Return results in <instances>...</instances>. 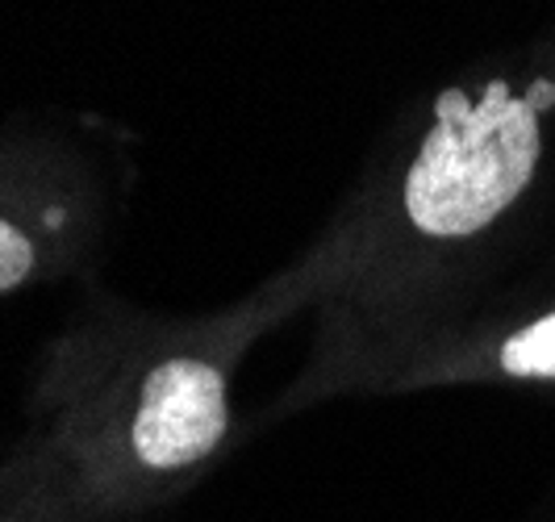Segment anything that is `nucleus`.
Masks as SVG:
<instances>
[{
  "mask_svg": "<svg viewBox=\"0 0 555 522\" xmlns=\"http://www.w3.org/2000/svg\"><path fill=\"white\" fill-rule=\"evenodd\" d=\"M543 522H555V506H552V514H547V519H543Z\"/></svg>",
  "mask_w": 555,
  "mask_h": 522,
  "instance_id": "7",
  "label": "nucleus"
},
{
  "mask_svg": "<svg viewBox=\"0 0 555 522\" xmlns=\"http://www.w3.org/2000/svg\"><path fill=\"white\" fill-rule=\"evenodd\" d=\"M0 522H126L83 497L76 468L59 440L34 443L0 468Z\"/></svg>",
  "mask_w": 555,
  "mask_h": 522,
  "instance_id": "4",
  "label": "nucleus"
},
{
  "mask_svg": "<svg viewBox=\"0 0 555 522\" xmlns=\"http://www.w3.org/2000/svg\"><path fill=\"white\" fill-rule=\"evenodd\" d=\"M276 302L196 327L105 322L83 343L55 440L96 510L146 522L218 464L234 435V364Z\"/></svg>",
  "mask_w": 555,
  "mask_h": 522,
  "instance_id": "2",
  "label": "nucleus"
},
{
  "mask_svg": "<svg viewBox=\"0 0 555 522\" xmlns=\"http://www.w3.org/2000/svg\"><path fill=\"white\" fill-rule=\"evenodd\" d=\"M505 389L555 397V289H518L363 359L338 393Z\"/></svg>",
  "mask_w": 555,
  "mask_h": 522,
  "instance_id": "3",
  "label": "nucleus"
},
{
  "mask_svg": "<svg viewBox=\"0 0 555 522\" xmlns=\"http://www.w3.org/2000/svg\"><path fill=\"white\" fill-rule=\"evenodd\" d=\"M47 264V239L42 230H29L17 218L0 214V293H13L29 284Z\"/></svg>",
  "mask_w": 555,
  "mask_h": 522,
  "instance_id": "5",
  "label": "nucleus"
},
{
  "mask_svg": "<svg viewBox=\"0 0 555 522\" xmlns=\"http://www.w3.org/2000/svg\"><path fill=\"white\" fill-rule=\"evenodd\" d=\"M555 247V67L539 55L443 84L360 218L301 264L331 347L288 406L338 393L363 359L534 284Z\"/></svg>",
  "mask_w": 555,
  "mask_h": 522,
  "instance_id": "1",
  "label": "nucleus"
},
{
  "mask_svg": "<svg viewBox=\"0 0 555 522\" xmlns=\"http://www.w3.org/2000/svg\"><path fill=\"white\" fill-rule=\"evenodd\" d=\"M543 55L552 59V67H555V38H552V42H547V47H543Z\"/></svg>",
  "mask_w": 555,
  "mask_h": 522,
  "instance_id": "6",
  "label": "nucleus"
}]
</instances>
